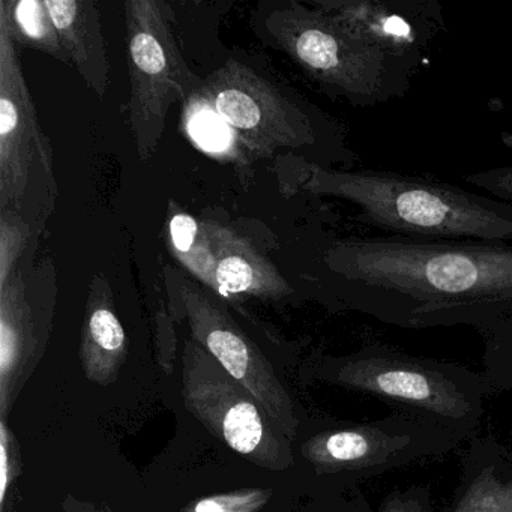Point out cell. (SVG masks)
Returning <instances> with one entry per match:
<instances>
[{
  "label": "cell",
  "mask_w": 512,
  "mask_h": 512,
  "mask_svg": "<svg viewBox=\"0 0 512 512\" xmlns=\"http://www.w3.org/2000/svg\"><path fill=\"white\" fill-rule=\"evenodd\" d=\"M128 356V340L115 308L112 286L104 272L89 284L80 331L79 358L89 382L110 386L119 379Z\"/></svg>",
  "instance_id": "obj_14"
},
{
  "label": "cell",
  "mask_w": 512,
  "mask_h": 512,
  "mask_svg": "<svg viewBox=\"0 0 512 512\" xmlns=\"http://www.w3.org/2000/svg\"><path fill=\"white\" fill-rule=\"evenodd\" d=\"M194 97L223 119L250 160L289 149L326 169L355 167L356 154L335 119L245 62L229 59Z\"/></svg>",
  "instance_id": "obj_4"
},
{
  "label": "cell",
  "mask_w": 512,
  "mask_h": 512,
  "mask_svg": "<svg viewBox=\"0 0 512 512\" xmlns=\"http://www.w3.org/2000/svg\"><path fill=\"white\" fill-rule=\"evenodd\" d=\"M187 109L190 115L188 131L197 145L214 154H227L233 157V161L241 160L242 152L235 136L208 104L193 95L187 101Z\"/></svg>",
  "instance_id": "obj_21"
},
{
  "label": "cell",
  "mask_w": 512,
  "mask_h": 512,
  "mask_svg": "<svg viewBox=\"0 0 512 512\" xmlns=\"http://www.w3.org/2000/svg\"><path fill=\"white\" fill-rule=\"evenodd\" d=\"M71 67L100 98L110 86V62L95 0H46Z\"/></svg>",
  "instance_id": "obj_16"
},
{
  "label": "cell",
  "mask_w": 512,
  "mask_h": 512,
  "mask_svg": "<svg viewBox=\"0 0 512 512\" xmlns=\"http://www.w3.org/2000/svg\"><path fill=\"white\" fill-rule=\"evenodd\" d=\"M320 373L335 385L379 398L395 412L433 422L466 440L475 439L485 397L493 392L484 373L383 343L328 359Z\"/></svg>",
  "instance_id": "obj_5"
},
{
  "label": "cell",
  "mask_w": 512,
  "mask_h": 512,
  "mask_svg": "<svg viewBox=\"0 0 512 512\" xmlns=\"http://www.w3.org/2000/svg\"><path fill=\"white\" fill-rule=\"evenodd\" d=\"M376 512H434L430 488L412 485L406 490L394 491Z\"/></svg>",
  "instance_id": "obj_25"
},
{
  "label": "cell",
  "mask_w": 512,
  "mask_h": 512,
  "mask_svg": "<svg viewBox=\"0 0 512 512\" xmlns=\"http://www.w3.org/2000/svg\"><path fill=\"white\" fill-rule=\"evenodd\" d=\"M319 271L346 307L404 329L512 317V244L404 236L331 239Z\"/></svg>",
  "instance_id": "obj_1"
},
{
  "label": "cell",
  "mask_w": 512,
  "mask_h": 512,
  "mask_svg": "<svg viewBox=\"0 0 512 512\" xmlns=\"http://www.w3.org/2000/svg\"><path fill=\"white\" fill-rule=\"evenodd\" d=\"M277 169L283 193L346 200L359 221L392 236L512 244V205L487 194L385 170L326 169L296 154Z\"/></svg>",
  "instance_id": "obj_2"
},
{
  "label": "cell",
  "mask_w": 512,
  "mask_h": 512,
  "mask_svg": "<svg viewBox=\"0 0 512 512\" xmlns=\"http://www.w3.org/2000/svg\"><path fill=\"white\" fill-rule=\"evenodd\" d=\"M182 398L212 436L250 463L272 472L295 464L292 443L262 404L196 340L185 341L182 353Z\"/></svg>",
  "instance_id": "obj_9"
},
{
  "label": "cell",
  "mask_w": 512,
  "mask_h": 512,
  "mask_svg": "<svg viewBox=\"0 0 512 512\" xmlns=\"http://www.w3.org/2000/svg\"><path fill=\"white\" fill-rule=\"evenodd\" d=\"M157 322V343L158 352H160L161 364L166 368L167 373H172L173 359H175L176 338L175 329H173L172 311L160 299V307L155 314Z\"/></svg>",
  "instance_id": "obj_26"
},
{
  "label": "cell",
  "mask_w": 512,
  "mask_h": 512,
  "mask_svg": "<svg viewBox=\"0 0 512 512\" xmlns=\"http://www.w3.org/2000/svg\"><path fill=\"white\" fill-rule=\"evenodd\" d=\"M253 26L263 43L284 53L325 94L355 107L368 109L403 97L416 73L307 0L262 4Z\"/></svg>",
  "instance_id": "obj_3"
},
{
  "label": "cell",
  "mask_w": 512,
  "mask_h": 512,
  "mask_svg": "<svg viewBox=\"0 0 512 512\" xmlns=\"http://www.w3.org/2000/svg\"><path fill=\"white\" fill-rule=\"evenodd\" d=\"M466 442L461 434L406 413L371 422H341L311 434L301 455L317 478L347 482L442 457Z\"/></svg>",
  "instance_id": "obj_8"
},
{
  "label": "cell",
  "mask_w": 512,
  "mask_h": 512,
  "mask_svg": "<svg viewBox=\"0 0 512 512\" xmlns=\"http://www.w3.org/2000/svg\"><path fill=\"white\" fill-rule=\"evenodd\" d=\"M0 17L7 22L16 44L46 53L71 67L46 0H0Z\"/></svg>",
  "instance_id": "obj_17"
},
{
  "label": "cell",
  "mask_w": 512,
  "mask_h": 512,
  "mask_svg": "<svg viewBox=\"0 0 512 512\" xmlns=\"http://www.w3.org/2000/svg\"><path fill=\"white\" fill-rule=\"evenodd\" d=\"M337 512H376L374 511V509H371V506L368 505L367 502H365V499L364 497H361V499H359V502L356 503H353V505H349L347 506V508H344V509H340V511H337Z\"/></svg>",
  "instance_id": "obj_28"
},
{
  "label": "cell",
  "mask_w": 512,
  "mask_h": 512,
  "mask_svg": "<svg viewBox=\"0 0 512 512\" xmlns=\"http://www.w3.org/2000/svg\"><path fill=\"white\" fill-rule=\"evenodd\" d=\"M22 470V455L16 434L8 418H0V512H5L8 493L13 490Z\"/></svg>",
  "instance_id": "obj_23"
},
{
  "label": "cell",
  "mask_w": 512,
  "mask_h": 512,
  "mask_svg": "<svg viewBox=\"0 0 512 512\" xmlns=\"http://www.w3.org/2000/svg\"><path fill=\"white\" fill-rule=\"evenodd\" d=\"M16 46L0 17V211L16 212L47 229L59 199L55 155Z\"/></svg>",
  "instance_id": "obj_6"
},
{
  "label": "cell",
  "mask_w": 512,
  "mask_h": 512,
  "mask_svg": "<svg viewBox=\"0 0 512 512\" xmlns=\"http://www.w3.org/2000/svg\"><path fill=\"white\" fill-rule=\"evenodd\" d=\"M466 184L485 191L490 197L512 205V166L481 170L464 178Z\"/></svg>",
  "instance_id": "obj_24"
},
{
  "label": "cell",
  "mask_w": 512,
  "mask_h": 512,
  "mask_svg": "<svg viewBox=\"0 0 512 512\" xmlns=\"http://www.w3.org/2000/svg\"><path fill=\"white\" fill-rule=\"evenodd\" d=\"M62 509H64V512H103L94 503L80 500L74 494H67L64 503H62Z\"/></svg>",
  "instance_id": "obj_27"
},
{
  "label": "cell",
  "mask_w": 512,
  "mask_h": 512,
  "mask_svg": "<svg viewBox=\"0 0 512 512\" xmlns=\"http://www.w3.org/2000/svg\"><path fill=\"white\" fill-rule=\"evenodd\" d=\"M130 127L140 161L154 155L166 130L170 107L202 88L188 68L173 34V11L163 0H127Z\"/></svg>",
  "instance_id": "obj_7"
},
{
  "label": "cell",
  "mask_w": 512,
  "mask_h": 512,
  "mask_svg": "<svg viewBox=\"0 0 512 512\" xmlns=\"http://www.w3.org/2000/svg\"><path fill=\"white\" fill-rule=\"evenodd\" d=\"M484 341V371L493 392H512V317L476 329ZM512 454V448H511Z\"/></svg>",
  "instance_id": "obj_19"
},
{
  "label": "cell",
  "mask_w": 512,
  "mask_h": 512,
  "mask_svg": "<svg viewBox=\"0 0 512 512\" xmlns=\"http://www.w3.org/2000/svg\"><path fill=\"white\" fill-rule=\"evenodd\" d=\"M311 7L418 70L443 26L437 0H307Z\"/></svg>",
  "instance_id": "obj_12"
},
{
  "label": "cell",
  "mask_w": 512,
  "mask_h": 512,
  "mask_svg": "<svg viewBox=\"0 0 512 512\" xmlns=\"http://www.w3.org/2000/svg\"><path fill=\"white\" fill-rule=\"evenodd\" d=\"M170 209L169 238L173 254L191 275L202 281L203 286L206 284L218 292L214 256L203 223L175 205Z\"/></svg>",
  "instance_id": "obj_18"
},
{
  "label": "cell",
  "mask_w": 512,
  "mask_h": 512,
  "mask_svg": "<svg viewBox=\"0 0 512 512\" xmlns=\"http://www.w3.org/2000/svg\"><path fill=\"white\" fill-rule=\"evenodd\" d=\"M46 229L13 211H0V284L7 283L29 251L38 248Z\"/></svg>",
  "instance_id": "obj_20"
},
{
  "label": "cell",
  "mask_w": 512,
  "mask_h": 512,
  "mask_svg": "<svg viewBox=\"0 0 512 512\" xmlns=\"http://www.w3.org/2000/svg\"><path fill=\"white\" fill-rule=\"evenodd\" d=\"M272 497V488L245 487L191 500L179 512H260Z\"/></svg>",
  "instance_id": "obj_22"
},
{
  "label": "cell",
  "mask_w": 512,
  "mask_h": 512,
  "mask_svg": "<svg viewBox=\"0 0 512 512\" xmlns=\"http://www.w3.org/2000/svg\"><path fill=\"white\" fill-rule=\"evenodd\" d=\"M164 281L173 316L187 320L193 340L256 397L290 442L295 440L299 419L292 397L256 343L242 331L226 307L197 281L169 265L164 266Z\"/></svg>",
  "instance_id": "obj_10"
},
{
  "label": "cell",
  "mask_w": 512,
  "mask_h": 512,
  "mask_svg": "<svg viewBox=\"0 0 512 512\" xmlns=\"http://www.w3.org/2000/svg\"><path fill=\"white\" fill-rule=\"evenodd\" d=\"M202 223L214 256L218 293L251 296L263 301L293 295L292 284L250 239L218 221L203 220Z\"/></svg>",
  "instance_id": "obj_13"
},
{
  "label": "cell",
  "mask_w": 512,
  "mask_h": 512,
  "mask_svg": "<svg viewBox=\"0 0 512 512\" xmlns=\"http://www.w3.org/2000/svg\"><path fill=\"white\" fill-rule=\"evenodd\" d=\"M29 251L0 284V418H8L52 335L59 284L52 257Z\"/></svg>",
  "instance_id": "obj_11"
},
{
  "label": "cell",
  "mask_w": 512,
  "mask_h": 512,
  "mask_svg": "<svg viewBox=\"0 0 512 512\" xmlns=\"http://www.w3.org/2000/svg\"><path fill=\"white\" fill-rule=\"evenodd\" d=\"M443 512H512L511 449L493 437L470 440L457 488Z\"/></svg>",
  "instance_id": "obj_15"
}]
</instances>
